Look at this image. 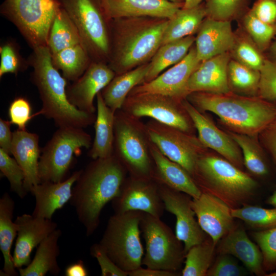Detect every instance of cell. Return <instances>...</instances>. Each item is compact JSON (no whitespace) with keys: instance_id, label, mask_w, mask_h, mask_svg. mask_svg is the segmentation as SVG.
Masks as SVG:
<instances>
[{"instance_id":"cell-1","label":"cell","mask_w":276,"mask_h":276,"mask_svg":"<svg viewBox=\"0 0 276 276\" xmlns=\"http://www.w3.org/2000/svg\"><path fill=\"white\" fill-rule=\"evenodd\" d=\"M127 174L114 154L93 159L82 169L73 187L70 202L87 236L98 228L102 210L119 194Z\"/></svg>"},{"instance_id":"cell-2","label":"cell","mask_w":276,"mask_h":276,"mask_svg":"<svg viewBox=\"0 0 276 276\" xmlns=\"http://www.w3.org/2000/svg\"><path fill=\"white\" fill-rule=\"evenodd\" d=\"M169 19L152 17L110 20L108 63L116 75L148 63L162 45Z\"/></svg>"},{"instance_id":"cell-3","label":"cell","mask_w":276,"mask_h":276,"mask_svg":"<svg viewBox=\"0 0 276 276\" xmlns=\"http://www.w3.org/2000/svg\"><path fill=\"white\" fill-rule=\"evenodd\" d=\"M33 68L31 79L36 86L42 107L33 117L43 115L53 120L58 128H84L95 123L96 115L82 111L69 101L66 94L67 80L54 66L48 46L33 49L28 59Z\"/></svg>"},{"instance_id":"cell-4","label":"cell","mask_w":276,"mask_h":276,"mask_svg":"<svg viewBox=\"0 0 276 276\" xmlns=\"http://www.w3.org/2000/svg\"><path fill=\"white\" fill-rule=\"evenodd\" d=\"M186 99L200 111L217 116L230 131L257 136L276 119V107L260 97L193 92Z\"/></svg>"},{"instance_id":"cell-5","label":"cell","mask_w":276,"mask_h":276,"mask_svg":"<svg viewBox=\"0 0 276 276\" xmlns=\"http://www.w3.org/2000/svg\"><path fill=\"white\" fill-rule=\"evenodd\" d=\"M192 177L202 191L216 196L232 208L245 204L258 186L240 168L224 157L206 151L199 157Z\"/></svg>"},{"instance_id":"cell-6","label":"cell","mask_w":276,"mask_h":276,"mask_svg":"<svg viewBox=\"0 0 276 276\" xmlns=\"http://www.w3.org/2000/svg\"><path fill=\"white\" fill-rule=\"evenodd\" d=\"M150 143L146 125L139 118L122 109L115 112L113 154L129 176L153 179Z\"/></svg>"},{"instance_id":"cell-7","label":"cell","mask_w":276,"mask_h":276,"mask_svg":"<svg viewBox=\"0 0 276 276\" xmlns=\"http://www.w3.org/2000/svg\"><path fill=\"white\" fill-rule=\"evenodd\" d=\"M143 214L139 211L114 213L109 218L99 242L113 262L128 272L142 265L140 222Z\"/></svg>"},{"instance_id":"cell-8","label":"cell","mask_w":276,"mask_h":276,"mask_svg":"<svg viewBox=\"0 0 276 276\" xmlns=\"http://www.w3.org/2000/svg\"><path fill=\"white\" fill-rule=\"evenodd\" d=\"M80 35L92 61L108 62L110 50L109 20L97 0H59Z\"/></svg>"},{"instance_id":"cell-9","label":"cell","mask_w":276,"mask_h":276,"mask_svg":"<svg viewBox=\"0 0 276 276\" xmlns=\"http://www.w3.org/2000/svg\"><path fill=\"white\" fill-rule=\"evenodd\" d=\"M59 0H5L1 13L12 22L32 49L47 46Z\"/></svg>"},{"instance_id":"cell-10","label":"cell","mask_w":276,"mask_h":276,"mask_svg":"<svg viewBox=\"0 0 276 276\" xmlns=\"http://www.w3.org/2000/svg\"><path fill=\"white\" fill-rule=\"evenodd\" d=\"M90 135L83 128L59 127L43 148L38 163L40 182L65 180L75 154L91 146Z\"/></svg>"},{"instance_id":"cell-11","label":"cell","mask_w":276,"mask_h":276,"mask_svg":"<svg viewBox=\"0 0 276 276\" xmlns=\"http://www.w3.org/2000/svg\"><path fill=\"white\" fill-rule=\"evenodd\" d=\"M146 245L142 264L146 267L179 272L185 261L184 245L160 218L143 212L140 222Z\"/></svg>"},{"instance_id":"cell-12","label":"cell","mask_w":276,"mask_h":276,"mask_svg":"<svg viewBox=\"0 0 276 276\" xmlns=\"http://www.w3.org/2000/svg\"><path fill=\"white\" fill-rule=\"evenodd\" d=\"M145 125L152 143L164 155L180 165L192 177L199 157L207 149L198 137L153 119Z\"/></svg>"},{"instance_id":"cell-13","label":"cell","mask_w":276,"mask_h":276,"mask_svg":"<svg viewBox=\"0 0 276 276\" xmlns=\"http://www.w3.org/2000/svg\"><path fill=\"white\" fill-rule=\"evenodd\" d=\"M182 100L158 94H129L121 109L134 117H149L191 133L195 127L183 106Z\"/></svg>"},{"instance_id":"cell-14","label":"cell","mask_w":276,"mask_h":276,"mask_svg":"<svg viewBox=\"0 0 276 276\" xmlns=\"http://www.w3.org/2000/svg\"><path fill=\"white\" fill-rule=\"evenodd\" d=\"M111 205L116 214L139 211L158 218L162 216L165 210L156 180L129 175L119 194L111 201Z\"/></svg>"},{"instance_id":"cell-15","label":"cell","mask_w":276,"mask_h":276,"mask_svg":"<svg viewBox=\"0 0 276 276\" xmlns=\"http://www.w3.org/2000/svg\"><path fill=\"white\" fill-rule=\"evenodd\" d=\"M158 183L165 210L176 217L175 234L183 243L186 253L191 247L203 241L207 234L195 218L191 205L192 198L186 193Z\"/></svg>"},{"instance_id":"cell-16","label":"cell","mask_w":276,"mask_h":276,"mask_svg":"<svg viewBox=\"0 0 276 276\" xmlns=\"http://www.w3.org/2000/svg\"><path fill=\"white\" fill-rule=\"evenodd\" d=\"M200 63L195 47L193 45L180 61L152 80L136 86L129 94L153 93L179 100L186 99L189 94L188 88L189 79Z\"/></svg>"},{"instance_id":"cell-17","label":"cell","mask_w":276,"mask_h":276,"mask_svg":"<svg viewBox=\"0 0 276 276\" xmlns=\"http://www.w3.org/2000/svg\"><path fill=\"white\" fill-rule=\"evenodd\" d=\"M191 205L200 226L216 246L236 225L231 206L211 193L202 191Z\"/></svg>"},{"instance_id":"cell-18","label":"cell","mask_w":276,"mask_h":276,"mask_svg":"<svg viewBox=\"0 0 276 276\" xmlns=\"http://www.w3.org/2000/svg\"><path fill=\"white\" fill-rule=\"evenodd\" d=\"M182 103L198 132V137L201 143L206 148L215 151L238 168H242L244 165L242 152L230 135L219 129L187 99H183Z\"/></svg>"},{"instance_id":"cell-19","label":"cell","mask_w":276,"mask_h":276,"mask_svg":"<svg viewBox=\"0 0 276 276\" xmlns=\"http://www.w3.org/2000/svg\"><path fill=\"white\" fill-rule=\"evenodd\" d=\"M116 75L106 63L92 61L79 79L67 86L66 94L69 101L82 111L95 113V97Z\"/></svg>"},{"instance_id":"cell-20","label":"cell","mask_w":276,"mask_h":276,"mask_svg":"<svg viewBox=\"0 0 276 276\" xmlns=\"http://www.w3.org/2000/svg\"><path fill=\"white\" fill-rule=\"evenodd\" d=\"M15 222L18 231L12 256L14 265L18 269L30 264L34 248L57 229V224L52 219L27 214L18 216Z\"/></svg>"},{"instance_id":"cell-21","label":"cell","mask_w":276,"mask_h":276,"mask_svg":"<svg viewBox=\"0 0 276 276\" xmlns=\"http://www.w3.org/2000/svg\"><path fill=\"white\" fill-rule=\"evenodd\" d=\"M108 20L134 17H152L171 19L183 4L168 0H97Z\"/></svg>"},{"instance_id":"cell-22","label":"cell","mask_w":276,"mask_h":276,"mask_svg":"<svg viewBox=\"0 0 276 276\" xmlns=\"http://www.w3.org/2000/svg\"><path fill=\"white\" fill-rule=\"evenodd\" d=\"M197 32L195 47L197 58L201 62L228 52L236 43L229 20L207 17Z\"/></svg>"},{"instance_id":"cell-23","label":"cell","mask_w":276,"mask_h":276,"mask_svg":"<svg viewBox=\"0 0 276 276\" xmlns=\"http://www.w3.org/2000/svg\"><path fill=\"white\" fill-rule=\"evenodd\" d=\"M230 60V55L226 52L201 62L189 79V94L193 92L218 94L231 92L228 79Z\"/></svg>"},{"instance_id":"cell-24","label":"cell","mask_w":276,"mask_h":276,"mask_svg":"<svg viewBox=\"0 0 276 276\" xmlns=\"http://www.w3.org/2000/svg\"><path fill=\"white\" fill-rule=\"evenodd\" d=\"M81 171H75L60 182L43 181L33 186L30 190L35 199L32 215L51 219L55 212L70 200L73 187Z\"/></svg>"},{"instance_id":"cell-25","label":"cell","mask_w":276,"mask_h":276,"mask_svg":"<svg viewBox=\"0 0 276 276\" xmlns=\"http://www.w3.org/2000/svg\"><path fill=\"white\" fill-rule=\"evenodd\" d=\"M216 251L218 254L230 255L238 259L252 273L257 275L265 274L260 248L240 225H236L218 242Z\"/></svg>"},{"instance_id":"cell-26","label":"cell","mask_w":276,"mask_h":276,"mask_svg":"<svg viewBox=\"0 0 276 276\" xmlns=\"http://www.w3.org/2000/svg\"><path fill=\"white\" fill-rule=\"evenodd\" d=\"M150 150L154 163L155 180L192 198L200 196L202 191L183 167L164 155L151 141Z\"/></svg>"},{"instance_id":"cell-27","label":"cell","mask_w":276,"mask_h":276,"mask_svg":"<svg viewBox=\"0 0 276 276\" xmlns=\"http://www.w3.org/2000/svg\"><path fill=\"white\" fill-rule=\"evenodd\" d=\"M37 134L26 130L17 129L13 132L11 154L25 174L24 187L27 192L40 183L38 175V163L41 154Z\"/></svg>"},{"instance_id":"cell-28","label":"cell","mask_w":276,"mask_h":276,"mask_svg":"<svg viewBox=\"0 0 276 276\" xmlns=\"http://www.w3.org/2000/svg\"><path fill=\"white\" fill-rule=\"evenodd\" d=\"M96 98L95 135L88 153L93 159L105 158L113 154L115 112L105 104L101 92L97 94Z\"/></svg>"},{"instance_id":"cell-29","label":"cell","mask_w":276,"mask_h":276,"mask_svg":"<svg viewBox=\"0 0 276 276\" xmlns=\"http://www.w3.org/2000/svg\"><path fill=\"white\" fill-rule=\"evenodd\" d=\"M149 62L121 74L116 75L101 91L104 102L113 112L121 109L131 91L144 82Z\"/></svg>"},{"instance_id":"cell-30","label":"cell","mask_w":276,"mask_h":276,"mask_svg":"<svg viewBox=\"0 0 276 276\" xmlns=\"http://www.w3.org/2000/svg\"><path fill=\"white\" fill-rule=\"evenodd\" d=\"M62 232L56 229L38 246L35 255L26 267L18 268L20 276H44L48 272L57 275L61 269L57 262L60 254L58 240Z\"/></svg>"},{"instance_id":"cell-31","label":"cell","mask_w":276,"mask_h":276,"mask_svg":"<svg viewBox=\"0 0 276 276\" xmlns=\"http://www.w3.org/2000/svg\"><path fill=\"white\" fill-rule=\"evenodd\" d=\"M14 208V201L8 193H5L0 199V249L4 259L1 275L18 274L11 254V247L18 231L17 225L13 221Z\"/></svg>"},{"instance_id":"cell-32","label":"cell","mask_w":276,"mask_h":276,"mask_svg":"<svg viewBox=\"0 0 276 276\" xmlns=\"http://www.w3.org/2000/svg\"><path fill=\"white\" fill-rule=\"evenodd\" d=\"M193 35L162 45L150 61L144 82H149L169 66L180 61L188 54L195 42Z\"/></svg>"},{"instance_id":"cell-33","label":"cell","mask_w":276,"mask_h":276,"mask_svg":"<svg viewBox=\"0 0 276 276\" xmlns=\"http://www.w3.org/2000/svg\"><path fill=\"white\" fill-rule=\"evenodd\" d=\"M205 16V7L202 3L192 8H180L169 20L162 45L193 35L198 31Z\"/></svg>"},{"instance_id":"cell-34","label":"cell","mask_w":276,"mask_h":276,"mask_svg":"<svg viewBox=\"0 0 276 276\" xmlns=\"http://www.w3.org/2000/svg\"><path fill=\"white\" fill-rule=\"evenodd\" d=\"M54 66L61 71L67 80L74 82L85 72L92 62L87 51L82 43L51 54Z\"/></svg>"},{"instance_id":"cell-35","label":"cell","mask_w":276,"mask_h":276,"mask_svg":"<svg viewBox=\"0 0 276 276\" xmlns=\"http://www.w3.org/2000/svg\"><path fill=\"white\" fill-rule=\"evenodd\" d=\"M80 43L82 42L78 30L61 6L51 25L47 46L53 54Z\"/></svg>"},{"instance_id":"cell-36","label":"cell","mask_w":276,"mask_h":276,"mask_svg":"<svg viewBox=\"0 0 276 276\" xmlns=\"http://www.w3.org/2000/svg\"><path fill=\"white\" fill-rule=\"evenodd\" d=\"M216 251V245L209 236L191 247L186 253L183 276H206Z\"/></svg>"},{"instance_id":"cell-37","label":"cell","mask_w":276,"mask_h":276,"mask_svg":"<svg viewBox=\"0 0 276 276\" xmlns=\"http://www.w3.org/2000/svg\"><path fill=\"white\" fill-rule=\"evenodd\" d=\"M228 134L240 148L246 168L255 175H266L269 172L268 167L261 148L255 139L257 136L231 131H229Z\"/></svg>"},{"instance_id":"cell-38","label":"cell","mask_w":276,"mask_h":276,"mask_svg":"<svg viewBox=\"0 0 276 276\" xmlns=\"http://www.w3.org/2000/svg\"><path fill=\"white\" fill-rule=\"evenodd\" d=\"M235 218L244 222L256 231H264L276 227V207L267 209L244 204L232 209Z\"/></svg>"},{"instance_id":"cell-39","label":"cell","mask_w":276,"mask_h":276,"mask_svg":"<svg viewBox=\"0 0 276 276\" xmlns=\"http://www.w3.org/2000/svg\"><path fill=\"white\" fill-rule=\"evenodd\" d=\"M229 84L236 90L252 93L258 91L260 71L247 67L238 61L230 60L228 65Z\"/></svg>"},{"instance_id":"cell-40","label":"cell","mask_w":276,"mask_h":276,"mask_svg":"<svg viewBox=\"0 0 276 276\" xmlns=\"http://www.w3.org/2000/svg\"><path fill=\"white\" fill-rule=\"evenodd\" d=\"M0 170L8 180L10 190L20 198H24L27 192L24 187L25 174L16 159L10 154L0 148Z\"/></svg>"},{"instance_id":"cell-41","label":"cell","mask_w":276,"mask_h":276,"mask_svg":"<svg viewBox=\"0 0 276 276\" xmlns=\"http://www.w3.org/2000/svg\"><path fill=\"white\" fill-rule=\"evenodd\" d=\"M0 77L5 74H17L27 68L28 60L21 56L18 45L14 41H9L0 48Z\"/></svg>"},{"instance_id":"cell-42","label":"cell","mask_w":276,"mask_h":276,"mask_svg":"<svg viewBox=\"0 0 276 276\" xmlns=\"http://www.w3.org/2000/svg\"><path fill=\"white\" fill-rule=\"evenodd\" d=\"M244 24L258 48L260 51L266 49L275 34L274 25L262 21L251 11L245 15Z\"/></svg>"},{"instance_id":"cell-43","label":"cell","mask_w":276,"mask_h":276,"mask_svg":"<svg viewBox=\"0 0 276 276\" xmlns=\"http://www.w3.org/2000/svg\"><path fill=\"white\" fill-rule=\"evenodd\" d=\"M252 236L262 252L265 270L274 269L276 267V227L255 231Z\"/></svg>"},{"instance_id":"cell-44","label":"cell","mask_w":276,"mask_h":276,"mask_svg":"<svg viewBox=\"0 0 276 276\" xmlns=\"http://www.w3.org/2000/svg\"><path fill=\"white\" fill-rule=\"evenodd\" d=\"M259 71L257 91L259 97L270 103H276V62L265 59Z\"/></svg>"},{"instance_id":"cell-45","label":"cell","mask_w":276,"mask_h":276,"mask_svg":"<svg viewBox=\"0 0 276 276\" xmlns=\"http://www.w3.org/2000/svg\"><path fill=\"white\" fill-rule=\"evenodd\" d=\"M245 0H209L205 5L206 16L229 20L241 9Z\"/></svg>"},{"instance_id":"cell-46","label":"cell","mask_w":276,"mask_h":276,"mask_svg":"<svg viewBox=\"0 0 276 276\" xmlns=\"http://www.w3.org/2000/svg\"><path fill=\"white\" fill-rule=\"evenodd\" d=\"M234 257L230 255L219 254L213 262L207 276H241L247 271L241 267Z\"/></svg>"},{"instance_id":"cell-47","label":"cell","mask_w":276,"mask_h":276,"mask_svg":"<svg viewBox=\"0 0 276 276\" xmlns=\"http://www.w3.org/2000/svg\"><path fill=\"white\" fill-rule=\"evenodd\" d=\"M233 49L237 61L249 68L260 71L265 59L251 43L243 40L236 42Z\"/></svg>"},{"instance_id":"cell-48","label":"cell","mask_w":276,"mask_h":276,"mask_svg":"<svg viewBox=\"0 0 276 276\" xmlns=\"http://www.w3.org/2000/svg\"><path fill=\"white\" fill-rule=\"evenodd\" d=\"M32 107L29 101L24 97H17L10 103L8 114L10 122L18 127V129L26 130L29 121L32 119Z\"/></svg>"},{"instance_id":"cell-49","label":"cell","mask_w":276,"mask_h":276,"mask_svg":"<svg viewBox=\"0 0 276 276\" xmlns=\"http://www.w3.org/2000/svg\"><path fill=\"white\" fill-rule=\"evenodd\" d=\"M90 255L99 264L102 276H127L129 272L118 267L110 258L100 243H95L90 248Z\"/></svg>"},{"instance_id":"cell-50","label":"cell","mask_w":276,"mask_h":276,"mask_svg":"<svg viewBox=\"0 0 276 276\" xmlns=\"http://www.w3.org/2000/svg\"><path fill=\"white\" fill-rule=\"evenodd\" d=\"M250 11L265 23L274 25L276 22V2L274 0H259Z\"/></svg>"},{"instance_id":"cell-51","label":"cell","mask_w":276,"mask_h":276,"mask_svg":"<svg viewBox=\"0 0 276 276\" xmlns=\"http://www.w3.org/2000/svg\"><path fill=\"white\" fill-rule=\"evenodd\" d=\"M259 135L262 144L270 152L276 163V119Z\"/></svg>"},{"instance_id":"cell-52","label":"cell","mask_w":276,"mask_h":276,"mask_svg":"<svg viewBox=\"0 0 276 276\" xmlns=\"http://www.w3.org/2000/svg\"><path fill=\"white\" fill-rule=\"evenodd\" d=\"M10 121L0 119V148L11 154L13 132Z\"/></svg>"},{"instance_id":"cell-53","label":"cell","mask_w":276,"mask_h":276,"mask_svg":"<svg viewBox=\"0 0 276 276\" xmlns=\"http://www.w3.org/2000/svg\"><path fill=\"white\" fill-rule=\"evenodd\" d=\"M179 272L152 269L147 267L142 268V266L129 272V276H176L179 275Z\"/></svg>"},{"instance_id":"cell-54","label":"cell","mask_w":276,"mask_h":276,"mask_svg":"<svg viewBox=\"0 0 276 276\" xmlns=\"http://www.w3.org/2000/svg\"><path fill=\"white\" fill-rule=\"evenodd\" d=\"M65 275L87 276L88 275V272L84 262L80 260L66 267L65 270Z\"/></svg>"},{"instance_id":"cell-55","label":"cell","mask_w":276,"mask_h":276,"mask_svg":"<svg viewBox=\"0 0 276 276\" xmlns=\"http://www.w3.org/2000/svg\"><path fill=\"white\" fill-rule=\"evenodd\" d=\"M209 0H185L183 8L189 9L195 7L202 4L203 1Z\"/></svg>"},{"instance_id":"cell-56","label":"cell","mask_w":276,"mask_h":276,"mask_svg":"<svg viewBox=\"0 0 276 276\" xmlns=\"http://www.w3.org/2000/svg\"><path fill=\"white\" fill-rule=\"evenodd\" d=\"M267 202L273 206L276 207V191L268 198Z\"/></svg>"},{"instance_id":"cell-57","label":"cell","mask_w":276,"mask_h":276,"mask_svg":"<svg viewBox=\"0 0 276 276\" xmlns=\"http://www.w3.org/2000/svg\"><path fill=\"white\" fill-rule=\"evenodd\" d=\"M270 52L272 57L276 61V41L270 45Z\"/></svg>"},{"instance_id":"cell-58","label":"cell","mask_w":276,"mask_h":276,"mask_svg":"<svg viewBox=\"0 0 276 276\" xmlns=\"http://www.w3.org/2000/svg\"><path fill=\"white\" fill-rule=\"evenodd\" d=\"M170 2L175 3H181L184 4L185 0H168Z\"/></svg>"},{"instance_id":"cell-59","label":"cell","mask_w":276,"mask_h":276,"mask_svg":"<svg viewBox=\"0 0 276 276\" xmlns=\"http://www.w3.org/2000/svg\"><path fill=\"white\" fill-rule=\"evenodd\" d=\"M268 276H276V271L272 272L269 274H268Z\"/></svg>"},{"instance_id":"cell-60","label":"cell","mask_w":276,"mask_h":276,"mask_svg":"<svg viewBox=\"0 0 276 276\" xmlns=\"http://www.w3.org/2000/svg\"><path fill=\"white\" fill-rule=\"evenodd\" d=\"M274 26L275 31V34H276V22H275V24L274 25Z\"/></svg>"},{"instance_id":"cell-61","label":"cell","mask_w":276,"mask_h":276,"mask_svg":"<svg viewBox=\"0 0 276 276\" xmlns=\"http://www.w3.org/2000/svg\"><path fill=\"white\" fill-rule=\"evenodd\" d=\"M276 2V0H274Z\"/></svg>"}]
</instances>
